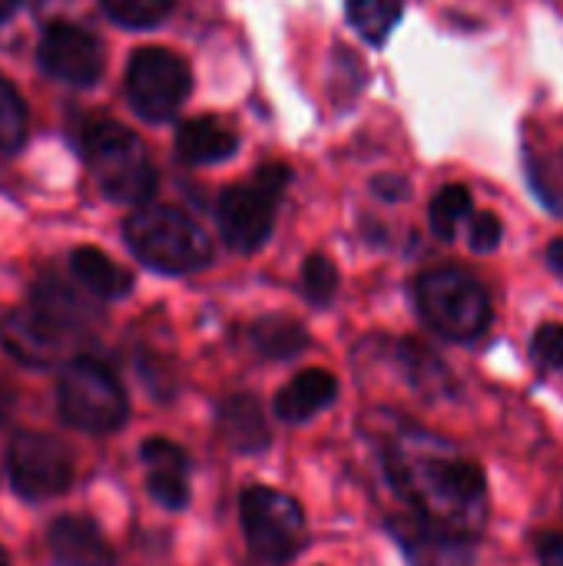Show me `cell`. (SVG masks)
<instances>
[{
    "mask_svg": "<svg viewBox=\"0 0 563 566\" xmlns=\"http://www.w3.org/2000/svg\"><path fill=\"white\" fill-rule=\"evenodd\" d=\"M385 468L421 521L471 537L484 524V474L475 461L428 448L425 434L395 438Z\"/></svg>",
    "mask_w": 563,
    "mask_h": 566,
    "instance_id": "cell-1",
    "label": "cell"
},
{
    "mask_svg": "<svg viewBox=\"0 0 563 566\" xmlns=\"http://www.w3.org/2000/svg\"><path fill=\"white\" fill-rule=\"evenodd\" d=\"M83 156L103 186V192L116 202H143L156 189V169L149 153L136 133L113 119H96L83 133Z\"/></svg>",
    "mask_w": 563,
    "mask_h": 566,
    "instance_id": "cell-2",
    "label": "cell"
},
{
    "mask_svg": "<svg viewBox=\"0 0 563 566\" xmlns=\"http://www.w3.org/2000/svg\"><path fill=\"white\" fill-rule=\"evenodd\" d=\"M126 242L136 252L139 262L159 269V272H196L209 265L212 242L209 235L179 209L156 206L139 209L126 219Z\"/></svg>",
    "mask_w": 563,
    "mask_h": 566,
    "instance_id": "cell-3",
    "label": "cell"
},
{
    "mask_svg": "<svg viewBox=\"0 0 563 566\" xmlns=\"http://www.w3.org/2000/svg\"><path fill=\"white\" fill-rule=\"evenodd\" d=\"M418 308L425 322L455 342L478 338L491 322V302L478 279L461 269H431L418 279Z\"/></svg>",
    "mask_w": 563,
    "mask_h": 566,
    "instance_id": "cell-4",
    "label": "cell"
},
{
    "mask_svg": "<svg viewBox=\"0 0 563 566\" xmlns=\"http://www.w3.org/2000/svg\"><path fill=\"white\" fill-rule=\"evenodd\" d=\"M56 398L63 421L80 431L106 434L126 421V391L116 381V375L96 358L70 361L60 378Z\"/></svg>",
    "mask_w": 563,
    "mask_h": 566,
    "instance_id": "cell-5",
    "label": "cell"
},
{
    "mask_svg": "<svg viewBox=\"0 0 563 566\" xmlns=\"http://www.w3.org/2000/svg\"><path fill=\"white\" fill-rule=\"evenodd\" d=\"M242 534L256 557L269 564L292 560L305 544V517L302 507L269 488H249L239 501Z\"/></svg>",
    "mask_w": 563,
    "mask_h": 566,
    "instance_id": "cell-6",
    "label": "cell"
},
{
    "mask_svg": "<svg viewBox=\"0 0 563 566\" xmlns=\"http://www.w3.org/2000/svg\"><path fill=\"white\" fill-rule=\"evenodd\" d=\"M192 90V73L183 56L163 46L136 50L126 70V96L146 119H169Z\"/></svg>",
    "mask_w": 563,
    "mask_h": 566,
    "instance_id": "cell-7",
    "label": "cell"
},
{
    "mask_svg": "<svg viewBox=\"0 0 563 566\" xmlns=\"http://www.w3.org/2000/svg\"><path fill=\"white\" fill-rule=\"evenodd\" d=\"M7 468H10L13 491L23 494L27 501L56 497L73 481L70 451L56 438L40 434V431H20L10 438Z\"/></svg>",
    "mask_w": 563,
    "mask_h": 566,
    "instance_id": "cell-8",
    "label": "cell"
},
{
    "mask_svg": "<svg viewBox=\"0 0 563 566\" xmlns=\"http://www.w3.org/2000/svg\"><path fill=\"white\" fill-rule=\"evenodd\" d=\"M40 66L60 80V83H70V86H90L100 80L103 73V46L100 40L76 27V23H50L40 36Z\"/></svg>",
    "mask_w": 563,
    "mask_h": 566,
    "instance_id": "cell-9",
    "label": "cell"
},
{
    "mask_svg": "<svg viewBox=\"0 0 563 566\" xmlns=\"http://www.w3.org/2000/svg\"><path fill=\"white\" fill-rule=\"evenodd\" d=\"M275 192L262 182L229 186L219 196V229L236 252H259L275 226Z\"/></svg>",
    "mask_w": 563,
    "mask_h": 566,
    "instance_id": "cell-10",
    "label": "cell"
},
{
    "mask_svg": "<svg viewBox=\"0 0 563 566\" xmlns=\"http://www.w3.org/2000/svg\"><path fill=\"white\" fill-rule=\"evenodd\" d=\"M73 332L43 315L37 305L7 312L0 322V345L7 348L10 358L30 368H50L66 358Z\"/></svg>",
    "mask_w": 563,
    "mask_h": 566,
    "instance_id": "cell-11",
    "label": "cell"
},
{
    "mask_svg": "<svg viewBox=\"0 0 563 566\" xmlns=\"http://www.w3.org/2000/svg\"><path fill=\"white\" fill-rule=\"evenodd\" d=\"M143 464H146V488L149 494L169 507L179 511L189 504V458L179 444L166 441V438H149L143 444Z\"/></svg>",
    "mask_w": 563,
    "mask_h": 566,
    "instance_id": "cell-12",
    "label": "cell"
},
{
    "mask_svg": "<svg viewBox=\"0 0 563 566\" xmlns=\"http://www.w3.org/2000/svg\"><path fill=\"white\" fill-rule=\"evenodd\" d=\"M46 544L60 566H113V551L106 537L86 517H56L46 531Z\"/></svg>",
    "mask_w": 563,
    "mask_h": 566,
    "instance_id": "cell-13",
    "label": "cell"
},
{
    "mask_svg": "<svg viewBox=\"0 0 563 566\" xmlns=\"http://www.w3.org/2000/svg\"><path fill=\"white\" fill-rule=\"evenodd\" d=\"M219 434L229 448L242 451V454H256L265 451L272 434L265 424V411L252 395H232L219 405Z\"/></svg>",
    "mask_w": 563,
    "mask_h": 566,
    "instance_id": "cell-14",
    "label": "cell"
},
{
    "mask_svg": "<svg viewBox=\"0 0 563 566\" xmlns=\"http://www.w3.org/2000/svg\"><path fill=\"white\" fill-rule=\"evenodd\" d=\"M338 395V381L325 368H305L299 371L279 395H275V415L282 421H309L322 408H329Z\"/></svg>",
    "mask_w": 563,
    "mask_h": 566,
    "instance_id": "cell-15",
    "label": "cell"
},
{
    "mask_svg": "<svg viewBox=\"0 0 563 566\" xmlns=\"http://www.w3.org/2000/svg\"><path fill=\"white\" fill-rule=\"evenodd\" d=\"M408 557L415 566H468L471 564V537L445 531L438 524H421V527H405L398 531Z\"/></svg>",
    "mask_w": 563,
    "mask_h": 566,
    "instance_id": "cell-16",
    "label": "cell"
},
{
    "mask_svg": "<svg viewBox=\"0 0 563 566\" xmlns=\"http://www.w3.org/2000/svg\"><path fill=\"white\" fill-rule=\"evenodd\" d=\"M239 149V139L229 126L212 116L186 119L176 133V153L186 163H222Z\"/></svg>",
    "mask_w": 563,
    "mask_h": 566,
    "instance_id": "cell-17",
    "label": "cell"
},
{
    "mask_svg": "<svg viewBox=\"0 0 563 566\" xmlns=\"http://www.w3.org/2000/svg\"><path fill=\"white\" fill-rule=\"evenodd\" d=\"M70 272L76 275V282L86 292H93L100 298H123L133 289V275L93 245H80L70 255Z\"/></svg>",
    "mask_w": 563,
    "mask_h": 566,
    "instance_id": "cell-18",
    "label": "cell"
},
{
    "mask_svg": "<svg viewBox=\"0 0 563 566\" xmlns=\"http://www.w3.org/2000/svg\"><path fill=\"white\" fill-rule=\"evenodd\" d=\"M252 345L259 355L282 361V358L299 355L309 345V335L299 322H292L285 315H269V318H259L252 325Z\"/></svg>",
    "mask_w": 563,
    "mask_h": 566,
    "instance_id": "cell-19",
    "label": "cell"
},
{
    "mask_svg": "<svg viewBox=\"0 0 563 566\" xmlns=\"http://www.w3.org/2000/svg\"><path fill=\"white\" fill-rule=\"evenodd\" d=\"M30 305H37L43 315H50L53 322H60V325L70 328V332H80V328L90 322L86 302H83L73 289H66L63 282H56V279H43V282L33 289V302H30Z\"/></svg>",
    "mask_w": 563,
    "mask_h": 566,
    "instance_id": "cell-20",
    "label": "cell"
},
{
    "mask_svg": "<svg viewBox=\"0 0 563 566\" xmlns=\"http://www.w3.org/2000/svg\"><path fill=\"white\" fill-rule=\"evenodd\" d=\"M402 17V0H348V20L372 43H385Z\"/></svg>",
    "mask_w": 563,
    "mask_h": 566,
    "instance_id": "cell-21",
    "label": "cell"
},
{
    "mask_svg": "<svg viewBox=\"0 0 563 566\" xmlns=\"http://www.w3.org/2000/svg\"><path fill=\"white\" fill-rule=\"evenodd\" d=\"M398 358H402L408 378H411L421 391L438 395V391L448 388V371H445V365H441L431 352H425L418 342H405V345L398 348Z\"/></svg>",
    "mask_w": 563,
    "mask_h": 566,
    "instance_id": "cell-22",
    "label": "cell"
},
{
    "mask_svg": "<svg viewBox=\"0 0 563 566\" xmlns=\"http://www.w3.org/2000/svg\"><path fill=\"white\" fill-rule=\"evenodd\" d=\"M471 216V192L465 186H445L431 199V229L441 239H455L458 226Z\"/></svg>",
    "mask_w": 563,
    "mask_h": 566,
    "instance_id": "cell-23",
    "label": "cell"
},
{
    "mask_svg": "<svg viewBox=\"0 0 563 566\" xmlns=\"http://www.w3.org/2000/svg\"><path fill=\"white\" fill-rule=\"evenodd\" d=\"M27 136V106L20 93L0 76V156H10L23 146Z\"/></svg>",
    "mask_w": 563,
    "mask_h": 566,
    "instance_id": "cell-24",
    "label": "cell"
},
{
    "mask_svg": "<svg viewBox=\"0 0 563 566\" xmlns=\"http://www.w3.org/2000/svg\"><path fill=\"white\" fill-rule=\"evenodd\" d=\"M103 7L116 23L143 30L159 23L173 10V0H103Z\"/></svg>",
    "mask_w": 563,
    "mask_h": 566,
    "instance_id": "cell-25",
    "label": "cell"
},
{
    "mask_svg": "<svg viewBox=\"0 0 563 566\" xmlns=\"http://www.w3.org/2000/svg\"><path fill=\"white\" fill-rule=\"evenodd\" d=\"M302 285H305V295L315 302V305H329L335 289H338V269L332 265V259L325 255H312L302 269Z\"/></svg>",
    "mask_w": 563,
    "mask_h": 566,
    "instance_id": "cell-26",
    "label": "cell"
},
{
    "mask_svg": "<svg viewBox=\"0 0 563 566\" xmlns=\"http://www.w3.org/2000/svg\"><path fill=\"white\" fill-rule=\"evenodd\" d=\"M531 352L544 368H563V325L538 328V335L531 342Z\"/></svg>",
    "mask_w": 563,
    "mask_h": 566,
    "instance_id": "cell-27",
    "label": "cell"
},
{
    "mask_svg": "<svg viewBox=\"0 0 563 566\" xmlns=\"http://www.w3.org/2000/svg\"><path fill=\"white\" fill-rule=\"evenodd\" d=\"M501 232H504V226H501V219L494 212H471V245L478 252L498 249Z\"/></svg>",
    "mask_w": 563,
    "mask_h": 566,
    "instance_id": "cell-28",
    "label": "cell"
},
{
    "mask_svg": "<svg viewBox=\"0 0 563 566\" xmlns=\"http://www.w3.org/2000/svg\"><path fill=\"white\" fill-rule=\"evenodd\" d=\"M534 551H538V560L541 566H563V537L561 534H538L534 537Z\"/></svg>",
    "mask_w": 563,
    "mask_h": 566,
    "instance_id": "cell-29",
    "label": "cell"
},
{
    "mask_svg": "<svg viewBox=\"0 0 563 566\" xmlns=\"http://www.w3.org/2000/svg\"><path fill=\"white\" fill-rule=\"evenodd\" d=\"M372 189H375V196H382L388 202H398V199L408 196V182L402 176H375Z\"/></svg>",
    "mask_w": 563,
    "mask_h": 566,
    "instance_id": "cell-30",
    "label": "cell"
},
{
    "mask_svg": "<svg viewBox=\"0 0 563 566\" xmlns=\"http://www.w3.org/2000/svg\"><path fill=\"white\" fill-rule=\"evenodd\" d=\"M548 262H551V265H554V269L563 275V239H554V242H551V249H548Z\"/></svg>",
    "mask_w": 563,
    "mask_h": 566,
    "instance_id": "cell-31",
    "label": "cell"
},
{
    "mask_svg": "<svg viewBox=\"0 0 563 566\" xmlns=\"http://www.w3.org/2000/svg\"><path fill=\"white\" fill-rule=\"evenodd\" d=\"M17 7H20V0H0V23H3Z\"/></svg>",
    "mask_w": 563,
    "mask_h": 566,
    "instance_id": "cell-32",
    "label": "cell"
},
{
    "mask_svg": "<svg viewBox=\"0 0 563 566\" xmlns=\"http://www.w3.org/2000/svg\"><path fill=\"white\" fill-rule=\"evenodd\" d=\"M0 566H10V560H7V554L0 551Z\"/></svg>",
    "mask_w": 563,
    "mask_h": 566,
    "instance_id": "cell-33",
    "label": "cell"
}]
</instances>
